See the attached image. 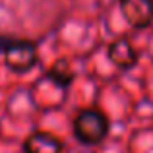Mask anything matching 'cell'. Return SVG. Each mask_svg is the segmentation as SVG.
I'll return each mask as SVG.
<instances>
[{
	"instance_id": "3957f363",
	"label": "cell",
	"mask_w": 153,
	"mask_h": 153,
	"mask_svg": "<svg viewBox=\"0 0 153 153\" xmlns=\"http://www.w3.org/2000/svg\"><path fill=\"white\" fill-rule=\"evenodd\" d=\"M120 10L126 22L138 29L151 25L153 22V0H122Z\"/></svg>"
},
{
	"instance_id": "8992f818",
	"label": "cell",
	"mask_w": 153,
	"mask_h": 153,
	"mask_svg": "<svg viewBox=\"0 0 153 153\" xmlns=\"http://www.w3.org/2000/svg\"><path fill=\"white\" fill-rule=\"evenodd\" d=\"M51 78L54 79L58 85H68V83L72 82V78H74V74H72V70H70V66H68V62L60 60V62H56L54 66H52Z\"/></svg>"
},
{
	"instance_id": "277c9868",
	"label": "cell",
	"mask_w": 153,
	"mask_h": 153,
	"mask_svg": "<svg viewBox=\"0 0 153 153\" xmlns=\"http://www.w3.org/2000/svg\"><path fill=\"white\" fill-rule=\"evenodd\" d=\"M25 153H62V143L47 132H35L23 143Z\"/></svg>"
},
{
	"instance_id": "7a4b0ae2",
	"label": "cell",
	"mask_w": 153,
	"mask_h": 153,
	"mask_svg": "<svg viewBox=\"0 0 153 153\" xmlns=\"http://www.w3.org/2000/svg\"><path fill=\"white\" fill-rule=\"evenodd\" d=\"M4 58H6L8 68H12L14 72H27L37 62V47L31 41L12 39L4 51Z\"/></svg>"
},
{
	"instance_id": "6da1fadb",
	"label": "cell",
	"mask_w": 153,
	"mask_h": 153,
	"mask_svg": "<svg viewBox=\"0 0 153 153\" xmlns=\"http://www.w3.org/2000/svg\"><path fill=\"white\" fill-rule=\"evenodd\" d=\"M74 134L82 143L95 146L108 134V118L97 108H83L74 118Z\"/></svg>"
},
{
	"instance_id": "5b68a950",
	"label": "cell",
	"mask_w": 153,
	"mask_h": 153,
	"mask_svg": "<svg viewBox=\"0 0 153 153\" xmlns=\"http://www.w3.org/2000/svg\"><path fill=\"white\" fill-rule=\"evenodd\" d=\"M108 58L116 64L118 68H132L138 60V52L132 47L130 41L126 39H118L111 45L108 49Z\"/></svg>"
},
{
	"instance_id": "52a82bcc",
	"label": "cell",
	"mask_w": 153,
	"mask_h": 153,
	"mask_svg": "<svg viewBox=\"0 0 153 153\" xmlns=\"http://www.w3.org/2000/svg\"><path fill=\"white\" fill-rule=\"evenodd\" d=\"M10 41H12L10 37H2V35H0V52H4V51H6V47L10 45Z\"/></svg>"
}]
</instances>
